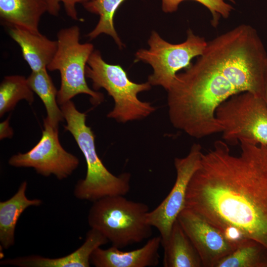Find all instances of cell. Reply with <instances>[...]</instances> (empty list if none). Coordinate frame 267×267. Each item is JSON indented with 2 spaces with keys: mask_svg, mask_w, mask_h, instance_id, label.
I'll return each mask as SVG.
<instances>
[{
  "mask_svg": "<svg viewBox=\"0 0 267 267\" xmlns=\"http://www.w3.org/2000/svg\"><path fill=\"white\" fill-rule=\"evenodd\" d=\"M267 59L257 30L248 24L207 42L203 53L177 74L167 91L173 126L196 138L221 133L215 115L221 104L243 92L263 97Z\"/></svg>",
  "mask_w": 267,
  "mask_h": 267,
  "instance_id": "obj_1",
  "label": "cell"
},
{
  "mask_svg": "<svg viewBox=\"0 0 267 267\" xmlns=\"http://www.w3.org/2000/svg\"><path fill=\"white\" fill-rule=\"evenodd\" d=\"M240 143L238 156L221 140L202 153L184 208L220 230L236 227L267 249V145Z\"/></svg>",
  "mask_w": 267,
  "mask_h": 267,
  "instance_id": "obj_2",
  "label": "cell"
},
{
  "mask_svg": "<svg viewBox=\"0 0 267 267\" xmlns=\"http://www.w3.org/2000/svg\"><path fill=\"white\" fill-rule=\"evenodd\" d=\"M60 108L66 122L64 129L73 135L87 163L86 177L76 184L75 196L93 202L107 196L126 195L131 189V174L117 176L104 165L96 151L94 133L86 124V114L78 110L71 100Z\"/></svg>",
  "mask_w": 267,
  "mask_h": 267,
  "instance_id": "obj_3",
  "label": "cell"
},
{
  "mask_svg": "<svg viewBox=\"0 0 267 267\" xmlns=\"http://www.w3.org/2000/svg\"><path fill=\"white\" fill-rule=\"evenodd\" d=\"M149 211L147 204L124 195L107 196L93 202L88 222L112 246L121 249L151 237L152 226L146 220Z\"/></svg>",
  "mask_w": 267,
  "mask_h": 267,
  "instance_id": "obj_4",
  "label": "cell"
},
{
  "mask_svg": "<svg viewBox=\"0 0 267 267\" xmlns=\"http://www.w3.org/2000/svg\"><path fill=\"white\" fill-rule=\"evenodd\" d=\"M86 76L91 80L94 90L103 88L113 98L114 107L107 114L109 118L125 123L145 118L156 110L151 103L142 101L137 96L139 92L149 90L150 84L132 81L120 65L106 63L97 50L89 57Z\"/></svg>",
  "mask_w": 267,
  "mask_h": 267,
  "instance_id": "obj_5",
  "label": "cell"
},
{
  "mask_svg": "<svg viewBox=\"0 0 267 267\" xmlns=\"http://www.w3.org/2000/svg\"><path fill=\"white\" fill-rule=\"evenodd\" d=\"M80 34L77 25L60 30L57 34V51L47 67L50 71L57 70L60 73L61 85L57 101L60 105L80 94L89 95L94 105L104 100L103 94L90 89L87 83L86 67L94 46L90 43H80Z\"/></svg>",
  "mask_w": 267,
  "mask_h": 267,
  "instance_id": "obj_6",
  "label": "cell"
},
{
  "mask_svg": "<svg viewBox=\"0 0 267 267\" xmlns=\"http://www.w3.org/2000/svg\"><path fill=\"white\" fill-rule=\"evenodd\" d=\"M215 115L226 142L267 145V104L263 97L237 94L221 104Z\"/></svg>",
  "mask_w": 267,
  "mask_h": 267,
  "instance_id": "obj_7",
  "label": "cell"
},
{
  "mask_svg": "<svg viewBox=\"0 0 267 267\" xmlns=\"http://www.w3.org/2000/svg\"><path fill=\"white\" fill-rule=\"evenodd\" d=\"M187 34L185 41L172 44L153 31L148 41L149 48L137 51L135 61L147 63L153 69L148 78L151 85L162 86L168 91L178 72L189 67L192 59L203 53L207 44L205 39L195 35L190 29Z\"/></svg>",
  "mask_w": 267,
  "mask_h": 267,
  "instance_id": "obj_8",
  "label": "cell"
},
{
  "mask_svg": "<svg viewBox=\"0 0 267 267\" xmlns=\"http://www.w3.org/2000/svg\"><path fill=\"white\" fill-rule=\"evenodd\" d=\"M44 128L38 143L29 151L11 156L8 164L15 167L33 168L44 177L53 175L60 180L66 178L77 168L79 160L61 145L58 127L53 126L45 118Z\"/></svg>",
  "mask_w": 267,
  "mask_h": 267,
  "instance_id": "obj_9",
  "label": "cell"
},
{
  "mask_svg": "<svg viewBox=\"0 0 267 267\" xmlns=\"http://www.w3.org/2000/svg\"><path fill=\"white\" fill-rule=\"evenodd\" d=\"M202 153L201 145L194 143L185 157L175 159L177 174L175 184L162 202L147 215V222L160 233L161 245L168 239L175 222L185 207L188 185L199 165Z\"/></svg>",
  "mask_w": 267,
  "mask_h": 267,
  "instance_id": "obj_10",
  "label": "cell"
},
{
  "mask_svg": "<svg viewBox=\"0 0 267 267\" xmlns=\"http://www.w3.org/2000/svg\"><path fill=\"white\" fill-rule=\"evenodd\" d=\"M177 220L196 248L203 267H215L237 247L225 238L219 229L188 209L184 208Z\"/></svg>",
  "mask_w": 267,
  "mask_h": 267,
  "instance_id": "obj_11",
  "label": "cell"
},
{
  "mask_svg": "<svg viewBox=\"0 0 267 267\" xmlns=\"http://www.w3.org/2000/svg\"><path fill=\"white\" fill-rule=\"evenodd\" d=\"M160 236L150 238L141 248L123 251L114 246L107 249L96 248L90 257V263L96 267H150L159 263Z\"/></svg>",
  "mask_w": 267,
  "mask_h": 267,
  "instance_id": "obj_12",
  "label": "cell"
},
{
  "mask_svg": "<svg viewBox=\"0 0 267 267\" xmlns=\"http://www.w3.org/2000/svg\"><path fill=\"white\" fill-rule=\"evenodd\" d=\"M108 242L101 233L91 228L86 234L84 243L64 257L51 259L33 255L5 259L0 262V264L21 267H89L92 252Z\"/></svg>",
  "mask_w": 267,
  "mask_h": 267,
  "instance_id": "obj_13",
  "label": "cell"
},
{
  "mask_svg": "<svg viewBox=\"0 0 267 267\" xmlns=\"http://www.w3.org/2000/svg\"><path fill=\"white\" fill-rule=\"evenodd\" d=\"M8 33L20 47L23 57L32 71L47 69L57 51V40L18 27L9 28Z\"/></svg>",
  "mask_w": 267,
  "mask_h": 267,
  "instance_id": "obj_14",
  "label": "cell"
},
{
  "mask_svg": "<svg viewBox=\"0 0 267 267\" xmlns=\"http://www.w3.org/2000/svg\"><path fill=\"white\" fill-rule=\"evenodd\" d=\"M47 10V0H0V22L8 28L39 33L40 19Z\"/></svg>",
  "mask_w": 267,
  "mask_h": 267,
  "instance_id": "obj_15",
  "label": "cell"
},
{
  "mask_svg": "<svg viewBox=\"0 0 267 267\" xmlns=\"http://www.w3.org/2000/svg\"><path fill=\"white\" fill-rule=\"evenodd\" d=\"M27 188V182L24 181L12 197L0 202V243L3 249L14 245L15 227L22 213L29 207L39 206L42 203L39 199H28Z\"/></svg>",
  "mask_w": 267,
  "mask_h": 267,
  "instance_id": "obj_16",
  "label": "cell"
},
{
  "mask_svg": "<svg viewBox=\"0 0 267 267\" xmlns=\"http://www.w3.org/2000/svg\"><path fill=\"white\" fill-rule=\"evenodd\" d=\"M164 248L165 267H202L200 257L180 224L177 220Z\"/></svg>",
  "mask_w": 267,
  "mask_h": 267,
  "instance_id": "obj_17",
  "label": "cell"
},
{
  "mask_svg": "<svg viewBox=\"0 0 267 267\" xmlns=\"http://www.w3.org/2000/svg\"><path fill=\"white\" fill-rule=\"evenodd\" d=\"M47 69L32 71L27 78L29 84L43 102L47 113L46 118L53 126L58 127L64 117L61 108L58 105L56 89Z\"/></svg>",
  "mask_w": 267,
  "mask_h": 267,
  "instance_id": "obj_18",
  "label": "cell"
},
{
  "mask_svg": "<svg viewBox=\"0 0 267 267\" xmlns=\"http://www.w3.org/2000/svg\"><path fill=\"white\" fill-rule=\"evenodd\" d=\"M215 267H267V249L260 243L247 239Z\"/></svg>",
  "mask_w": 267,
  "mask_h": 267,
  "instance_id": "obj_19",
  "label": "cell"
},
{
  "mask_svg": "<svg viewBox=\"0 0 267 267\" xmlns=\"http://www.w3.org/2000/svg\"><path fill=\"white\" fill-rule=\"evenodd\" d=\"M126 0H91L83 4L89 12L99 16L98 22L87 37L90 40L101 34L110 36L120 48L124 46L114 27V17L116 10Z\"/></svg>",
  "mask_w": 267,
  "mask_h": 267,
  "instance_id": "obj_20",
  "label": "cell"
},
{
  "mask_svg": "<svg viewBox=\"0 0 267 267\" xmlns=\"http://www.w3.org/2000/svg\"><path fill=\"white\" fill-rule=\"evenodd\" d=\"M21 100L30 105L34 101V92L27 78L18 75L4 77L0 84V116L15 108Z\"/></svg>",
  "mask_w": 267,
  "mask_h": 267,
  "instance_id": "obj_21",
  "label": "cell"
},
{
  "mask_svg": "<svg viewBox=\"0 0 267 267\" xmlns=\"http://www.w3.org/2000/svg\"><path fill=\"white\" fill-rule=\"evenodd\" d=\"M186 0H162V9L166 13L176 11L179 4ZM202 4L210 11L212 19L211 23L214 27L218 26L221 17L227 18L233 7L226 0L235 3L233 0H191Z\"/></svg>",
  "mask_w": 267,
  "mask_h": 267,
  "instance_id": "obj_22",
  "label": "cell"
},
{
  "mask_svg": "<svg viewBox=\"0 0 267 267\" xmlns=\"http://www.w3.org/2000/svg\"><path fill=\"white\" fill-rule=\"evenodd\" d=\"M91 0H47V12L52 16H57L62 2L67 15L71 19L78 20V12L76 6L78 3L84 4Z\"/></svg>",
  "mask_w": 267,
  "mask_h": 267,
  "instance_id": "obj_23",
  "label": "cell"
},
{
  "mask_svg": "<svg viewBox=\"0 0 267 267\" xmlns=\"http://www.w3.org/2000/svg\"><path fill=\"white\" fill-rule=\"evenodd\" d=\"M9 117L0 124V138H11L13 135V131L9 125Z\"/></svg>",
  "mask_w": 267,
  "mask_h": 267,
  "instance_id": "obj_24",
  "label": "cell"
},
{
  "mask_svg": "<svg viewBox=\"0 0 267 267\" xmlns=\"http://www.w3.org/2000/svg\"><path fill=\"white\" fill-rule=\"evenodd\" d=\"M263 97L267 104V59L266 60L263 75Z\"/></svg>",
  "mask_w": 267,
  "mask_h": 267,
  "instance_id": "obj_25",
  "label": "cell"
}]
</instances>
